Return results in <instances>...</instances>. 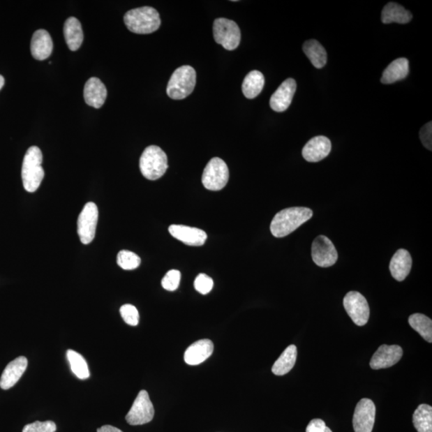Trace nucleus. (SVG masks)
<instances>
[{
  "mask_svg": "<svg viewBox=\"0 0 432 432\" xmlns=\"http://www.w3.org/2000/svg\"><path fill=\"white\" fill-rule=\"evenodd\" d=\"M313 216L308 207H290L278 212L271 223V232L276 238H283L292 233Z\"/></svg>",
  "mask_w": 432,
  "mask_h": 432,
  "instance_id": "obj_1",
  "label": "nucleus"
},
{
  "mask_svg": "<svg viewBox=\"0 0 432 432\" xmlns=\"http://www.w3.org/2000/svg\"><path fill=\"white\" fill-rule=\"evenodd\" d=\"M128 29L135 34H151L160 29V14L155 8L143 7L128 10L124 15Z\"/></svg>",
  "mask_w": 432,
  "mask_h": 432,
  "instance_id": "obj_2",
  "label": "nucleus"
},
{
  "mask_svg": "<svg viewBox=\"0 0 432 432\" xmlns=\"http://www.w3.org/2000/svg\"><path fill=\"white\" fill-rule=\"evenodd\" d=\"M43 154L39 147L32 146L27 151L23 166H22V180L25 190L29 193H35L45 177V171L42 167Z\"/></svg>",
  "mask_w": 432,
  "mask_h": 432,
  "instance_id": "obj_3",
  "label": "nucleus"
},
{
  "mask_svg": "<svg viewBox=\"0 0 432 432\" xmlns=\"http://www.w3.org/2000/svg\"><path fill=\"white\" fill-rule=\"evenodd\" d=\"M196 84L195 70L182 66L174 70L167 87V94L174 100H184L193 92Z\"/></svg>",
  "mask_w": 432,
  "mask_h": 432,
  "instance_id": "obj_4",
  "label": "nucleus"
},
{
  "mask_svg": "<svg viewBox=\"0 0 432 432\" xmlns=\"http://www.w3.org/2000/svg\"><path fill=\"white\" fill-rule=\"evenodd\" d=\"M167 167L166 153L160 147H147L140 157V171L147 179L156 180L161 178L166 173Z\"/></svg>",
  "mask_w": 432,
  "mask_h": 432,
  "instance_id": "obj_5",
  "label": "nucleus"
},
{
  "mask_svg": "<svg viewBox=\"0 0 432 432\" xmlns=\"http://www.w3.org/2000/svg\"><path fill=\"white\" fill-rule=\"evenodd\" d=\"M213 34L218 45H222L228 51L236 50L241 40V32L237 24L225 18H218L215 20Z\"/></svg>",
  "mask_w": 432,
  "mask_h": 432,
  "instance_id": "obj_6",
  "label": "nucleus"
},
{
  "mask_svg": "<svg viewBox=\"0 0 432 432\" xmlns=\"http://www.w3.org/2000/svg\"><path fill=\"white\" fill-rule=\"evenodd\" d=\"M229 179V170L225 162L221 158L215 157L207 164L204 168L202 183L207 190L221 191L227 185Z\"/></svg>",
  "mask_w": 432,
  "mask_h": 432,
  "instance_id": "obj_7",
  "label": "nucleus"
},
{
  "mask_svg": "<svg viewBox=\"0 0 432 432\" xmlns=\"http://www.w3.org/2000/svg\"><path fill=\"white\" fill-rule=\"evenodd\" d=\"M154 406L150 400L149 393L142 390L129 412L126 415V420L130 425L137 426L149 424L154 418Z\"/></svg>",
  "mask_w": 432,
  "mask_h": 432,
  "instance_id": "obj_8",
  "label": "nucleus"
},
{
  "mask_svg": "<svg viewBox=\"0 0 432 432\" xmlns=\"http://www.w3.org/2000/svg\"><path fill=\"white\" fill-rule=\"evenodd\" d=\"M343 307L350 318L359 327L367 325L370 317V308L367 299L362 294L350 292L343 299Z\"/></svg>",
  "mask_w": 432,
  "mask_h": 432,
  "instance_id": "obj_9",
  "label": "nucleus"
},
{
  "mask_svg": "<svg viewBox=\"0 0 432 432\" xmlns=\"http://www.w3.org/2000/svg\"><path fill=\"white\" fill-rule=\"evenodd\" d=\"M98 211L96 204L89 202L85 204L78 218V234L80 241L89 244L96 237Z\"/></svg>",
  "mask_w": 432,
  "mask_h": 432,
  "instance_id": "obj_10",
  "label": "nucleus"
},
{
  "mask_svg": "<svg viewBox=\"0 0 432 432\" xmlns=\"http://www.w3.org/2000/svg\"><path fill=\"white\" fill-rule=\"evenodd\" d=\"M311 256L316 265L329 267L338 260V253L334 244L325 236L316 237L311 246Z\"/></svg>",
  "mask_w": 432,
  "mask_h": 432,
  "instance_id": "obj_11",
  "label": "nucleus"
},
{
  "mask_svg": "<svg viewBox=\"0 0 432 432\" xmlns=\"http://www.w3.org/2000/svg\"><path fill=\"white\" fill-rule=\"evenodd\" d=\"M376 408L369 399H362L355 408L353 417L355 432H371L375 420Z\"/></svg>",
  "mask_w": 432,
  "mask_h": 432,
  "instance_id": "obj_12",
  "label": "nucleus"
},
{
  "mask_svg": "<svg viewBox=\"0 0 432 432\" xmlns=\"http://www.w3.org/2000/svg\"><path fill=\"white\" fill-rule=\"evenodd\" d=\"M403 349L398 345H381L371 359L370 367L374 370L391 368L403 357Z\"/></svg>",
  "mask_w": 432,
  "mask_h": 432,
  "instance_id": "obj_13",
  "label": "nucleus"
},
{
  "mask_svg": "<svg viewBox=\"0 0 432 432\" xmlns=\"http://www.w3.org/2000/svg\"><path fill=\"white\" fill-rule=\"evenodd\" d=\"M297 91V82L293 79H288L272 95L270 100V106L273 111L283 112L287 110L293 100Z\"/></svg>",
  "mask_w": 432,
  "mask_h": 432,
  "instance_id": "obj_14",
  "label": "nucleus"
},
{
  "mask_svg": "<svg viewBox=\"0 0 432 432\" xmlns=\"http://www.w3.org/2000/svg\"><path fill=\"white\" fill-rule=\"evenodd\" d=\"M169 232L174 238L188 246L200 247L205 244L207 238V233L203 230L185 225H171Z\"/></svg>",
  "mask_w": 432,
  "mask_h": 432,
  "instance_id": "obj_15",
  "label": "nucleus"
},
{
  "mask_svg": "<svg viewBox=\"0 0 432 432\" xmlns=\"http://www.w3.org/2000/svg\"><path fill=\"white\" fill-rule=\"evenodd\" d=\"M332 150V143L325 136H316L310 140L304 147L302 155L304 160L311 163L324 160Z\"/></svg>",
  "mask_w": 432,
  "mask_h": 432,
  "instance_id": "obj_16",
  "label": "nucleus"
},
{
  "mask_svg": "<svg viewBox=\"0 0 432 432\" xmlns=\"http://www.w3.org/2000/svg\"><path fill=\"white\" fill-rule=\"evenodd\" d=\"M29 364V361L24 357L16 358L7 365L0 379V387L3 390H8L17 384L22 375H24Z\"/></svg>",
  "mask_w": 432,
  "mask_h": 432,
  "instance_id": "obj_17",
  "label": "nucleus"
},
{
  "mask_svg": "<svg viewBox=\"0 0 432 432\" xmlns=\"http://www.w3.org/2000/svg\"><path fill=\"white\" fill-rule=\"evenodd\" d=\"M84 95L87 105L100 108L105 105L107 96L106 86L100 79L92 77L87 81Z\"/></svg>",
  "mask_w": 432,
  "mask_h": 432,
  "instance_id": "obj_18",
  "label": "nucleus"
},
{
  "mask_svg": "<svg viewBox=\"0 0 432 432\" xmlns=\"http://www.w3.org/2000/svg\"><path fill=\"white\" fill-rule=\"evenodd\" d=\"M53 51V41L49 33L43 29L36 31L33 34L31 43L32 57L37 60L47 59Z\"/></svg>",
  "mask_w": 432,
  "mask_h": 432,
  "instance_id": "obj_19",
  "label": "nucleus"
},
{
  "mask_svg": "<svg viewBox=\"0 0 432 432\" xmlns=\"http://www.w3.org/2000/svg\"><path fill=\"white\" fill-rule=\"evenodd\" d=\"M214 351V344L210 340L197 341L186 350L185 362L189 365H199L209 359Z\"/></svg>",
  "mask_w": 432,
  "mask_h": 432,
  "instance_id": "obj_20",
  "label": "nucleus"
},
{
  "mask_svg": "<svg viewBox=\"0 0 432 432\" xmlns=\"http://www.w3.org/2000/svg\"><path fill=\"white\" fill-rule=\"evenodd\" d=\"M412 259L405 249H400L393 255L390 262L392 276L397 281H403L411 271Z\"/></svg>",
  "mask_w": 432,
  "mask_h": 432,
  "instance_id": "obj_21",
  "label": "nucleus"
},
{
  "mask_svg": "<svg viewBox=\"0 0 432 432\" xmlns=\"http://www.w3.org/2000/svg\"><path fill=\"white\" fill-rule=\"evenodd\" d=\"M66 43L70 51H77L84 41V32L80 22L75 17L66 20L64 27Z\"/></svg>",
  "mask_w": 432,
  "mask_h": 432,
  "instance_id": "obj_22",
  "label": "nucleus"
},
{
  "mask_svg": "<svg viewBox=\"0 0 432 432\" xmlns=\"http://www.w3.org/2000/svg\"><path fill=\"white\" fill-rule=\"evenodd\" d=\"M409 74V62L405 58L394 60L385 70L381 82L385 84H391L405 79Z\"/></svg>",
  "mask_w": 432,
  "mask_h": 432,
  "instance_id": "obj_23",
  "label": "nucleus"
},
{
  "mask_svg": "<svg viewBox=\"0 0 432 432\" xmlns=\"http://www.w3.org/2000/svg\"><path fill=\"white\" fill-rule=\"evenodd\" d=\"M381 19L382 23L385 24L392 23L406 24L412 20V15L401 5L389 3L382 9Z\"/></svg>",
  "mask_w": 432,
  "mask_h": 432,
  "instance_id": "obj_24",
  "label": "nucleus"
},
{
  "mask_svg": "<svg viewBox=\"0 0 432 432\" xmlns=\"http://www.w3.org/2000/svg\"><path fill=\"white\" fill-rule=\"evenodd\" d=\"M265 83V76L259 70H253L249 73L244 80L242 91L246 98L249 100L258 96Z\"/></svg>",
  "mask_w": 432,
  "mask_h": 432,
  "instance_id": "obj_25",
  "label": "nucleus"
},
{
  "mask_svg": "<svg viewBox=\"0 0 432 432\" xmlns=\"http://www.w3.org/2000/svg\"><path fill=\"white\" fill-rule=\"evenodd\" d=\"M297 348L290 345L285 349L272 367V373L276 375H284L291 371L297 362Z\"/></svg>",
  "mask_w": 432,
  "mask_h": 432,
  "instance_id": "obj_26",
  "label": "nucleus"
},
{
  "mask_svg": "<svg viewBox=\"0 0 432 432\" xmlns=\"http://www.w3.org/2000/svg\"><path fill=\"white\" fill-rule=\"evenodd\" d=\"M304 52L316 68H324L327 64V52L318 41L311 40L305 42Z\"/></svg>",
  "mask_w": 432,
  "mask_h": 432,
  "instance_id": "obj_27",
  "label": "nucleus"
},
{
  "mask_svg": "<svg viewBox=\"0 0 432 432\" xmlns=\"http://www.w3.org/2000/svg\"><path fill=\"white\" fill-rule=\"evenodd\" d=\"M413 424L418 432H432V408L420 404L413 415Z\"/></svg>",
  "mask_w": 432,
  "mask_h": 432,
  "instance_id": "obj_28",
  "label": "nucleus"
},
{
  "mask_svg": "<svg viewBox=\"0 0 432 432\" xmlns=\"http://www.w3.org/2000/svg\"><path fill=\"white\" fill-rule=\"evenodd\" d=\"M408 322L426 342H432V321L428 316L415 313L409 317Z\"/></svg>",
  "mask_w": 432,
  "mask_h": 432,
  "instance_id": "obj_29",
  "label": "nucleus"
},
{
  "mask_svg": "<svg viewBox=\"0 0 432 432\" xmlns=\"http://www.w3.org/2000/svg\"><path fill=\"white\" fill-rule=\"evenodd\" d=\"M67 357L69 361L70 368H72L73 373L77 378L80 380L89 378L90 371L89 366H87V361L83 355L73 351V350H68Z\"/></svg>",
  "mask_w": 432,
  "mask_h": 432,
  "instance_id": "obj_30",
  "label": "nucleus"
},
{
  "mask_svg": "<svg viewBox=\"0 0 432 432\" xmlns=\"http://www.w3.org/2000/svg\"><path fill=\"white\" fill-rule=\"evenodd\" d=\"M117 264L124 270H134L141 264L140 256L133 253V251L123 250L120 251L117 255Z\"/></svg>",
  "mask_w": 432,
  "mask_h": 432,
  "instance_id": "obj_31",
  "label": "nucleus"
},
{
  "mask_svg": "<svg viewBox=\"0 0 432 432\" xmlns=\"http://www.w3.org/2000/svg\"><path fill=\"white\" fill-rule=\"evenodd\" d=\"M120 315L123 320L131 326H137L140 321V314L137 308L131 304H125L120 308Z\"/></svg>",
  "mask_w": 432,
  "mask_h": 432,
  "instance_id": "obj_32",
  "label": "nucleus"
},
{
  "mask_svg": "<svg viewBox=\"0 0 432 432\" xmlns=\"http://www.w3.org/2000/svg\"><path fill=\"white\" fill-rule=\"evenodd\" d=\"M181 274L177 270L169 271L165 276L163 278L162 286L169 292H174L179 288Z\"/></svg>",
  "mask_w": 432,
  "mask_h": 432,
  "instance_id": "obj_33",
  "label": "nucleus"
},
{
  "mask_svg": "<svg viewBox=\"0 0 432 432\" xmlns=\"http://www.w3.org/2000/svg\"><path fill=\"white\" fill-rule=\"evenodd\" d=\"M57 425L52 421H36V422L27 424L24 426L23 432H56Z\"/></svg>",
  "mask_w": 432,
  "mask_h": 432,
  "instance_id": "obj_34",
  "label": "nucleus"
},
{
  "mask_svg": "<svg viewBox=\"0 0 432 432\" xmlns=\"http://www.w3.org/2000/svg\"><path fill=\"white\" fill-rule=\"evenodd\" d=\"M214 285L212 278L205 274H200L196 277L194 286L197 292L200 294H209Z\"/></svg>",
  "mask_w": 432,
  "mask_h": 432,
  "instance_id": "obj_35",
  "label": "nucleus"
},
{
  "mask_svg": "<svg viewBox=\"0 0 432 432\" xmlns=\"http://www.w3.org/2000/svg\"><path fill=\"white\" fill-rule=\"evenodd\" d=\"M431 122L426 124L420 130L419 137L426 149H432V125Z\"/></svg>",
  "mask_w": 432,
  "mask_h": 432,
  "instance_id": "obj_36",
  "label": "nucleus"
},
{
  "mask_svg": "<svg viewBox=\"0 0 432 432\" xmlns=\"http://www.w3.org/2000/svg\"><path fill=\"white\" fill-rule=\"evenodd\" d=\"M306 432H332V430L327 426L324 420L315 419L311 421L306 429Z\"/></svg>",
  "mask_w": 432,
  "mask_h": 432,
  "instance_id": "obj_37",
  "label": "nucleus"
},
{
  "mask_svg": "<svg viewBox=\"0 0 432 432\" xmlns=\"http://www.w3.org/2000/svg\"><path fill=\"white\" fill-rule=\"evenodd\" d=\"M97 432H123L121 430H119L114 426L111 425H105L101 426L100 429L97 430Z\"/></svg>",
  "mask_w": 432,
  "mask_h": 432,
  "instance_id": "obj_38",
  "label": "nucleus"
},
{
  "mask_svg": "<svg viewBox=\"0 0 432 432\" xmlns=\"http://www.w3.org/2000/svg\"><path fill=\"white\" fill-rule=\"evenodd\" d=\"M4 83H5V80H4L3 76L0 75V90L3 89Z\"/></svg>",
  "mask_w": 432,
  "mask_h": 432,
  "instance_id": "obj_39",
  "label": "nucleus"
}]
</instances>
